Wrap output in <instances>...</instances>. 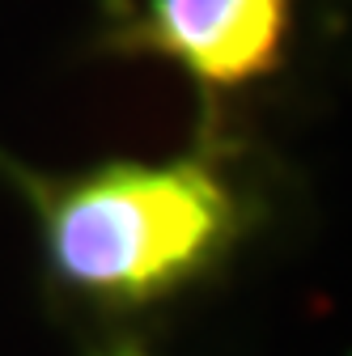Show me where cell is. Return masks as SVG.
Listing matches in <instances>:
<instances>
[{"label":"cell","mask_w":352,"mask_h":356,"mask_svg":"<svg viewBox=\"0 0 352 356\" xmlns=\"http://www.w3.org/2000/svg\"><path fill=\"white\" fill-rule=\"evenodd\" d=\"M293 38V0H127L111 13V47L179 64L204 94L268 81Z\"/></svg>","instance_id":"2"},{"label":"cell","mask_w":352,"mask_h":356,"mask_svg":"<svg viewBox=\"0 0 352 356\" xmlns=\"http://www.w3.org/2000/svg\"><path fill=\"white\" fill-rule=\"evenodd\" d=\"M0 170L38 216L56 293L102 318H141L200 289L250 229L246 195L216 149L102 161L64 178L9 161Z\"/></svg>","instance_id":"1"}]
</instances>
